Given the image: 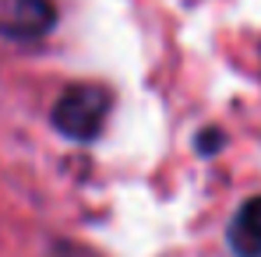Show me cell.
I'll list each match as a JSON object with an SVG mask.
<instances>
[{
	"label": "cell",
	"mask_w": 261,
	"mask_h": 257,
	"mask_svg": "<svg viewBox=\"0 0 261 257\" xmlns=\"http://www.w3.org/2000/svg\"><path fill=\"white\" fill-rule=\"evenodd\" d=\"M57 28L53 0H0V39L39 43Z\"/></svg>",
	"instance_id": "cell-2"
},
{
	"label": "cell",
	"mask_w": 261,
	"mask_h": 257,
	"mask_svg": "<svg viewBox=\"0 0 261 257\" xmlns=\"http://www.w3.org/2000/svg\"><path fill=\"white\" fill-rule=\"evenodd\" d=\"M194 148H198L201 155H216V152H222V148H226V134H222L219 127L198 130V137H194Z\"/></svg>",
	"instance_id": "cell-4"
},
{
	"label": "cell",
	"mask_w": 261,
	"mask_h": 257,
	"mask_svg": "<svg viewBox=\"0 0 261 257\" xmlns=\"http://www.w3.org/2000/svg\"><path fill=\"white\" fill-rule=\"evenodd\" d=\"M110 113H113V88L99 85V81H78L60 92V99L53 102L49 124L67 141L88 145L102 134Z\"/></svg>",
	"instance_id": "cell-1"
},
{
	"label": "cell",
	"mask_w": 261,
	"mask_h": 257,
	"mask_svg": "<svg viewBox=\"0 0 261 257\" xmlns=\"http://www.w3.org/2000/svg\"><path fill=\"white\" fill-rule=\"evenodd\" d=\"M226 240H229V250L237 257H261V194L247 197L237 208Z\"/></svg>",
	"instance_id": "cell-3"
}]
</instances>
